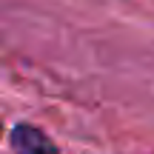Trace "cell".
<instances>
[{"mask_svg":"<svg viewBox=\"0 0 154 154\" xmlns=\"http://www.w3.org/2000/svg\"><path fill=\"white\" fill-rule=\"evenodd\" d=\"M11 146L20 151H34V149H54V143H51L49 137H43V134L37 131V128L32 126H17L14 134H11Z\"/></svg>","mask_w":154,"mask_h":154,"instance_id":"cell-1","label":"cell"}]
</instances>
